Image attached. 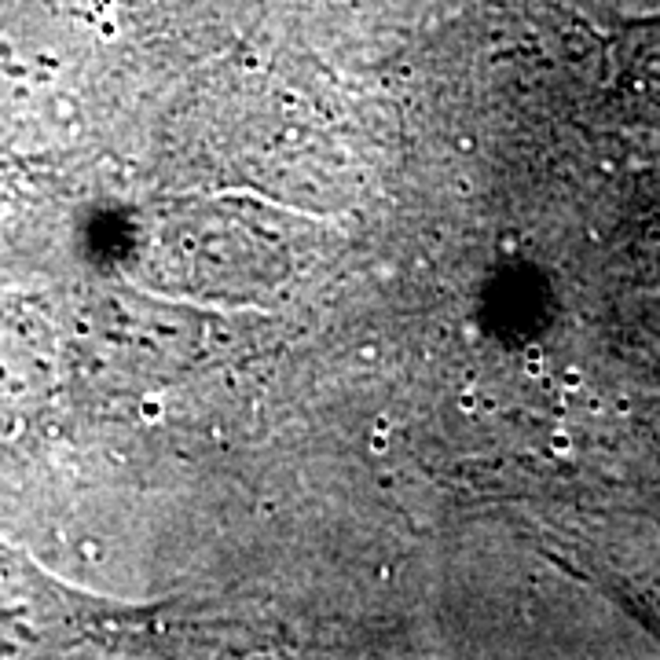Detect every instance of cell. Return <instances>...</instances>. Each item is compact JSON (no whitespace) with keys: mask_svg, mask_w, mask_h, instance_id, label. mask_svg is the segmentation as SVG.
Returning <instances> with one entry per match:
<instances>
[{"mask_svg":"<svg viewBox=\"0 0 660 660\" xmlns=\"http://www.w3.org/2000/svg\"><path fill=\"white\" fill-rule=\"evenodd\" d=\"M389 419H378L374 426H370V440H367V444H370V451H374V455H386V451H389Z\"/></svg>","mask_w":660,"mask_h":660,"instance_id":"obj_1","label":"cell"},{"mask_svg":"<svg viewBox=\"0 0 660 660\" xmlns=\"http://www.w3.org/2000/svg\"><path fill=\"white\" fill-rule=\"evenodd\" d=\"M140 419H143L147 426H154V422H161V419H166V403H161L158 397H150V400H143V403H140Z\"/></svg>","mask_w":660,"mask_h":660,"instance_id":"obj_2","label":"cell"},{"mask_svg":"<svg viewBox=\"0 0 660 660\" xmlns=\"http://www.w3.org/2000/svg\"><path fill=\"white\" fill-rule=\"evenodd\" d=\"M550 451H554V455H561V459H569L572 455V437L565 430H554L550 433Z\"/></svg>","mask_w":660,"mask_h":660,"instance_id":"obj_3","label":"cell"},{"mask_svg":"<svg viewBox=\"0 0 660 660\" xmlns=\"http://www.w3.org/2000/svg\"><path fill=\"white\" fill-rule=\"evenodd\" d=\"M525 370H528L532 378H539V374H543V352L536 349V345H532L528 356H525Z\"/></svg>","mask_w":660,"mask_h":660,"instance_id":"obj_4","label":"cell"},{"mask_svg":"<svg viewBox=\"0 0 660 660\" xmlns=\"http://www.w3.org/2000/svg\"><path fill=\"white\" fill-rule=\"evenodd\" d=\"M459 408L466 411V414H481V411H477V408H481V397H477V392H473V389H470V392H462Z\"/></svg>","mask_w":660,"mask_h":660,"instance_id":"obj_5","label":"cell"},{"mask_svg":"<svg viewBox=\"0 0 660 660\" xmlns=\"http://www.w3.org/2000/svg\"><path fill=\"white\" fill-rule=\"evenodd\" d=\"M565 389H580V374H576V370H569V374H565V381H561Z\"/></svg>","mask_w":660,"mask_h":660,"instance_id":"obj_6","label":"cell"}]
</instances>
